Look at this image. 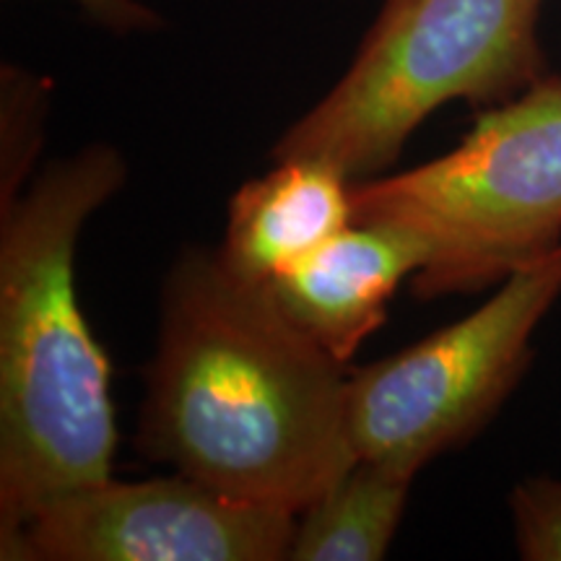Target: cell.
Returning <instances> with one entry per match:
<instances>
[{"label": "cell", "mask_w": 561, "mask_h": 561, "mask_svg": "<svg viewBox=\"0 0 561 561\" xmlns=\"http://www.w3.org/2000/svg\"><path fill=\"white\" fill-rule=\"evenodd\" d=\"M346 385L268 286L191 250L161 291L136 445L221 494L299 515L356 462Z\"/></svg>", "instance_id": "obj_1"}, {"label": "cell", "mask_w": 561, "mask_h": 561, "mask_svg": "<svg viewBox=\"0 0 561 561\" xmlns=\"http://www.w3.org/2000/svg\"><path fill=\"white\" fill-rule=\"evenodd\" d=\"M123 182L121 153L96 144L3 203L0 546L53 502L112 479L110 362L76 294V244Z\"/></svg>", "instance_id": "obj_2"}, {"label": "cell", "mask_w": 561, "mask_h": 561, "mask_svg": "<svg viewBox=\"0 0 561 561\" xmlns=\"http://www.w3.org/2000/svg\"><path fill=\"white\" fill-rule=\"evenodd\" d=\"M543 0H382L341 81L278 138L273 159L380 178L450 102L504 104L546 79Z\"/></svg>", "instance_id": "obj_3"}, {"label": "cell", "mask_w": 561, "mask_h": 561, "mask_svg": "<svg viewBox=\"0 0 561 561\" xmlns=\"http://www.w3.org/2000/svg\"><path fill=\"white\" fill-rule=\"evenodd\" d=\"M354 221L424 244L419 299L476 294L561 250V79L489 107L453 151L351 185Z\"/></svg>", "instance_id": "obj_4"}, {"label": "cell", "mask_w": 561, "mask_h": 561, "mask_svg": "<svg viewBox=\"0 0 561 561\" xmlns=\"http://www.w3.org/2000/svg\"><path fill=\"white\" fill-rule=\"evenodd\" d=\"M561 297V250L496 286L479 310L348 377L356 458L421 471L468 445L533 362V335Z\"/></svg>", "instance_id": "obj_5"}, {"label": "cell", "mask_w": 561, "mask_h": 561, "mask_svg": "<svg viewBox=\"0 0 561 561\" xmlns=\"http://www.w3.org/2000/svg\"><path fill=\"white\" fill-rule=\"evenodd\" d=\"M297 515L234 500L185 473L102 481L53 502L0 546L34 561H278Z\"/></svg>", "instance_id": "obj_6"}, {"label": "cell", "mask_w": 561, "mask_h": 561, "mask_svg": "<svg viewBox=\"0 0 561 561\" xmlns=\"http://www.w3.org/2000/svg\"><path fill=\"white\" fill-rule=\"evenodd\" d=\"M424 261V244L409 231L351 221L265 286L294 325L346 364L388 318L398 286L416 276Z\"/></svg>", "instance_id": "obj_7"}, {"label": "cell", "mask_w": 561, "mask_h": 561, "mask_svg": "<svg viewBox=\"0 0 561 561\" xmlns=\"http://www.w3.org/2000/svg\"><path fill=\"white\" fill-rule=\"evenodd\" d=\"M351 185L328 161L276 159V170L234 193L216 252L237 276L271 284L354 221Z\"/></svg>", "instance_id": "obj_8"}, {"label": "cell", "mask_w": 561, "mask_h": 561, "mask_svg": "<svg viewBox=\"0 0 561 561\" xmlns=\"http://www.w3.org/2000/svg\"><path fill=\"white\" fill-rule=\"evenodd\" d=\"M416 471L388 460L354 466L297 515L294 561H377L388 557Z\"/></svg>", "instance_id": "obj_9"}, {"label": "cell", "mask_w": 561, "mask_h": 561, "mask_svg": "<svg viewBox=\"0 0 561 561\" xmlns=\"http://www.w3.org/2000/svg\"><path fill=\"white\" fill-rule=\"evenodd\" d=\"M517 553L525 561H561V479L530 476L510 491Z\"/></svg>", "instance_id": "obj_10"}, {"label": "cell", "mask_w": 561, "mask_h": 561, "mask_svg": "<svg viewBox=\"0 0 561 561\" xmlns=\"http://www.w3.org/2000/svg\"><path fill=\"white\" fill-rule=\"evenodd\" d=\"M96 24L115 34L153 32L161 26V19L149 5L138 0H76Z\"/></svg>", "instance_id": "obj_11"}]
</instances>
